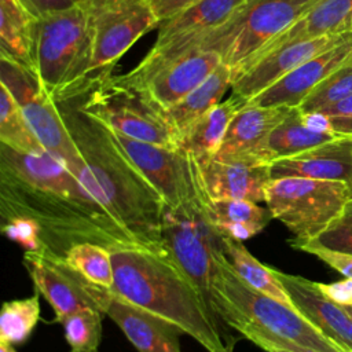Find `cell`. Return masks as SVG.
I'll return each mask as SVG.
<instances>
[{
	"instance_id": "obj_25",
	"label": "cell",
	"mask_w": 352,
	"mask_h": 352,
	"mask_svg": "<svg viewBox=\"0 0 352 352\" xmlns=\"http://www.w3.org/2000/svg\"><path fill=\"white\" fill-rule=\"evenodd\" d=\"M341 138L314 128L300 107H293L286 118L270 133L263 157L267 164H271Z\"/></svg>"
},
{
	"instance_id": "obj_19",
	"label": "cell",
	"mask_w": 352,
	"mask_h": 352,
	"mask_svg": "<svg viewBox=\"0 0 352 352\" xmlns=\"http://www.w3.org/2000/svg\"><path fill=\"white\" fill-rule=\"evenodd\" d=\"M276 275L297 311L344 352H352V319L344 307L330 300L314 280L279 270Z\"/></svg>"
},
{
	"instance_id": "obj_14",
	"label": "cell",
	"mask_w": 352,
	"mask_h": 352,
	"mask_svg": "<svg viewBox=\"0 0 352 352\" xmlns=\"http://www.w3.org/2000/svg\"><path fill=\"white\" fill-rule=\"evenodd\" d=\"M23 264L36 289L52 307L56 320L80 309H100L106 315L110 289L102 287L77 270L65 258L48 250H26Z\"/></svg>"
},
{
	"instance_id": "obj_10",
	"label": "cell",
	"mask_w": 352,
	"mask_h": 352,
	"mask_svg": "<svg viewBox=\"0 0 352 352\" xmlns=\"http://www.w3.org/2000/svg\"><path fill=\"white\" fill-rule=\"evenodd\" d=\"M246 0H198L160 25L153 48L142 62L121 77L143 87L157 72L199 47L204 40L224 25Z\"/></svg>"
},
{
	"instance_id": "obj_35",
	"label": "cell",
	"mask_w": 352,
	"mask_h": 352,
	"mask_svg": "<svg viewBox=\"0 0 352 352\" xmlns=\"http://www.w3.org/2000/svg\"><path fill=\"white\" fill-rule=\"evenodd\" d=\"M293 241L352 254V195L346 201L338 216L316 238L308 241Z\"/></svg>"
},
{
	"instance_id": "obj_45",
	"label": "cell",
	"mask_w": 352,
	"mask_h": 352,
	"mask_svg": "<svg viewBox=\"0 0 352 352\" xmlns=\"http://www.w3.org/2000/svg\"><path fill=\"white\" fill-rule=\"evenodd\" d=\"M346 30L352 32V15H351V18H349V21H348V25H346Z\"/></svg>"
},
{
	"instance_id": "obj_8",
	"label": "cell",
	"mask_w": 352,
	"mask_h": 352,
	"mask_svg": "<svg viewBox=\"0 0 352 352\" xmlns=\"http://www.w3.org/2000/svg\"><path fill=\"white\" fill-rule=\"evenodd\" d=\"M319 0H246L201 47L214 50L235 73L275 37L301 19Z\"/></svg>"
},
{
	"instance_id": "obj_32",
	"label": "cell",
	"mask_w": 352,
	"mask_h": 352,
	"mask_svg": "<svg viewBox=\"0 0 352 352\" xmlns=\"http://www.w3.org/2000/svg\"><path fill=\"white\" fill-rule=\"evenodd\" d=\"M40 318L38 293L28 298L6 301L0 314V341L8 344L23 342Z\"/></svg>"
},
{
	"instance_id": "obj_15",
	"label": "cell",
	"mask_w": 352,
	"mask_h": 352,
	"mask_svg": "<svg viewBox=\"0 0 352 352\" xmlns=\"http://www.w3.org/2000/svg\"><path fill=\"white\" fill-rule=\"evenodd\" d=\"M351 37L352 32H342L276 47L253 59L235 73L231 87L232 95L248 103L301 63Z\"/></svg>"
},
{
	"instance_id": "obj_33",
	"label": "cell",
	"mask_w": 352,
	"mask_h": 352,
	"mask_svg": "<svg viewBox=\"0 0 352 352\" xmlns=\"http://www.w3.org/2000/svg\"><path fill=\"white\" fill-rule=\"evenodd\" d=\"M100 309H80L60 319L70 352H96L102 338Z\"/></svg>"
},
{
	"instance_id": "obj_5",
	"label": "cell",
	"mask_w": 352,
	"mask_h": 352,
	"mask_svg": "<svg viewBox=\"0 0 352 352\" xmlns=\"http://www.w3.org/2000/svg\"><path fill=\"white\" fill-rule=\"evenodd\" d=\"M208 197L179 208L165 206L162 238L170 260L187 275L205 301L210 318L226 345L234 351L236 338L223 322L214 296V278L219 261L227 256L226 236L214 227L206 210Z\"/></svg>"
},
{
	"instance_id": "obj_11",
	"label": "cell",
	"mask_w": 352,
	"mask_h": 352,
	"mask_svg": "<svg viewBox=\"0 0 352 352\" xmlns=\"http://www.w3.org/2000/svg\"><path fill=\"white\" fill-rule=\"evenodd\" d=\"M0 84L15 98L45 151L78 176L85 169V162L65 124L56 100L38 77L0 52Z\"/></svg>"
},
{
	"instance_id": "obj_13",
	"label": "cell",
	"mask_w": 352,
	"mask_h": 352,
	"mask_svg": "<svg viewBox=\"0 0 352 352\" xmlns=\"http://www.w3.org/2000/svg\"><path fill=\"white\" fill-rule=\"evenodd\" d=\"M113 133L168 208H179L205 194L198 162L183 148L136 140L116 131Z\"/></svg>"
},
{
	"instance_id": "obj_37",
	"label": "cell",
	"mask_w": 352,
	"mask_h": 352,
	"mask_svg": "<svg viewBox=\"0 0 352 352\" xmlns=\"http://www.w3.org/2000/svg\"><path fill=\"white\" fill-rule=\"evenodd\" d=\"M290 245L294 249H298V250H302V252H307V253H311V254L316 256L318 258L324 261L327 265H330L331 268H334L336 271L342 274L345 278L352 279V254L329 250V249L315 246V245H311V243L296 242L293 239L290 241Z\"/></svg>"
},
{
	"instance_id": "obj_41",
	"label": "cell",
	"mask_w": 352,
	"mask_h": 352,
	"mask_svg": "<svg viewBox=\"0 0 352 352\" xmlns=\"http://www.w3.org/2000/svg\"><path fill=\"white\" fill-rule=\"evenodd\" d=\"M265 352H318V351L308 349V348H297V349H294V351H292V349H285V348H270V349H267Z\"/></svg>"
},
{
	"instance_id": "obj_12",
	"label": "cell",
	"mask_w": 352,
	"mask_h": 352,
	"mask_svg": "<svg viewBox=\"0 0 352 352\" xmlns=\"http://www.w3.org/2000/svg\"><path fill=\"white\" fill-rule=\"evenodd\" d=\"M91 76L110 69L147 32L161 25L150 0H88Z\"/></svg>"
},
{
	"instance_id": "obj_7",
	"label": "cell",
	"mask_w": 352,
	"mask_h": 352,
	"mask_svg": "<svg viewBox=\"0 0 352 352\" xmlns=\"http://www.w3.org/2000/svg\"><path fill=\"white\" fill-rule=\"evenodd\" d=\"M73 96L82 110L118 133L147 143L179 147L180 136L165 110L143 88L126 82L121 74H113L111 67L92 74Z\"/></svg>"
},
{
	"instance_id": "obj_6",
	"label": "cell",
	"mask_w": 352,
	"mask_h": 352,
	"mask_svg": "<svg viewBox=\"0 0 352 352\" xmlns=\"http://www.w3.org/2000/svg\"><path fill=\"white\" fill-rule=\"evenodd\" d=\"M92 32L88 0L40 16L34 28V65L55 99L76 95L91 77Z\"/></svg>"
},
{
	"instance_id": "obj_42",
	"label": "cell",
	"mask_w": 352,
	"mask_h": 352,
	"mask_svg": "<svg viewBox=\"0 0 352 352\" xmlns=\"http://www.w3.org/2000/svg\"><path fill=\"white\" fill-rule=\"evenodd\" d=\"M23 8H26L30 14H33L36 18H38V15H37V12H36V10H34V7L32 6V3L29 1V0H16Z\"/></svg>"
},
{
	"instance_id": "obj_23",
	"label": "cell",
	"mask_w": 352,
	"mask_h": 352,
	"mask_svg": "<svg viewBox=\"0 0 352 352\" xmlns=\"http://www.w3.org/2000/svg\"><path fill=\"white\" fill-rule=\"evenodd\" d=\"M351 15H352V0H319L301 19H298L293 26H290L282 34L275 37L253 59L267 54L268 51L276 47H280L289 43L311 40L320 36H326V34L349 32L346 30V25ZM253 59H250L249 62H252Z\"/></svg>"
},
{
	"instance_id": "obj_3",
	"label": "cell",
	"mask_w": 352,
	"mask_h": 352,
	"mask_svg": "<svg viewBox=\"0 0 352 352\" xmlns=\"http://www.w3.org/2000/svg\"><path fill=\"white\" fill-rule=\"evenodd\" d=\"M118 297L165 319L198 341L208 352L231 351L216 329L204 298L169 258L138 246L111 250Z\"/></svg>"
},
{
	"instance_id": "obj_44",
	"label": "cell",
	"mask_w": 352,
	"mask_h": 352,
	"mask_svg": "<svg viewBox=\"0 0 352 352\" xmlns=\"http://www.w3.org/2000/svg\"><path fill=\"white\" fill-rule=\"evenodd\" d=\"M344 307V309L346 311V314L351 316V319H352V305H342Z\"/></svg>"
},
{
	"instance_id": "obj_4",
	"label": "cell",
	"mask_w": 352,
	"mask_h": 352,
	"mask_svg": "<svg viewBox=\"0 0 352 352\" xmlns=\"http://www.w3.org/2000/svg\"><path fill=\"white\" fill-rule=\"evenodd\" d=\"M214 296L223 322L264 351L308 348L318 352H344L296 308L248 285L227 256L217 265Z\"/></svg>"
},
{
	"instance_id": "obj_22",
	"label": "cell",
	"mask_w": 352,
	"mask_h": 352,
	"mask_svg": "<svg viewBox=\"0 0 352 352\" xmlns=\"http://www.w3.org/2000/svg\"><path fill=\"white\" fill-rule=\"evenodd\" d=\"M106 315L139 352H180V334L183 331L179 327L113 292L106 307Z\"/></svg>"
},
{
	"instance_id": "obj_38",
	"label": "cell",
	"mask_w": 352,
	"mask_h": 352,
	"mask_svg": "<svg viewBox=\"0 0 352 352\" xmlns=\"http://www.w3.org/2000/svg\"><path fill=\"white\" fill-rule=\"evenodd\" d=\"M318 287L333 301L340 305H352V279L345 278L334 283H319Z\"/></svg>"
},
{
	"instance_id": "obj_20",
	"label": "cell",
	"mask_w": 352,
	"mask_h": 352,
	"mask_svg": "<svg viewBox=\"0 0 352 352\" xmlns=\"http://www.w3.org/2000/svg\"><path fill=\"white\" fill-rule=\"evenodd\" d=\"M221 63L219 52L199 45L157 72L140 88L166 110L199 87Z\"/></svg>"
},
{
	"instance_id": "obj_9",
	"label": "cell",
	"mask_w": 352,
	"mask_h": 352,
	"mask_svg": "<svg viewBox=\"0 0 352 352\" xmlns=\"http://www.w3.org/2000/svg\"><path fill=\"white\" fill-rule=\"evenodd\" d=\"M351 195L352 187L344 182L279 177L267 184L264 202L294 239L308 241L326 230Z\"/></svg>"
},
{
	"instance_id": "obj_39",
	"label": "cell",
	"mask_w": 352,
	"mask_h": 352,
	"mask_svg": "<svg viewBox=\"0 0 352 352\" xmlns=\"http://www.w3.org/2000/svg\"><path fill=\"white\" fill-rule=\"evenodd\" d=\"M161 23L198 0H150Z\"/></svg>"
},
{
	"instance_id": "obj_36",
	"label": "cell",
	"mask_w": 352,
	"mask_h": 352,
	"mask_svg": "<svg viewBox=\"0 0 352 352\" xmlns=\"http://www.w3.org/2000/svg\"><path fill=\"white\" fill-rule=\"evenodd\" d=\"M308 122L323 132L352 138V95L315 113H304Z\"/></svg>"
},
{
	"instance_id": "obj_2",
	"label": "cell",
	"mask_w": 352,
	"mask_h": 352,
	"mask_svg": "<svg viewBox=\"0 0 352 352\" xmlns=\"http://www.w3.org/2000/svg\"><path fill=\"white\" fill-rule=\"evenodd\" d=\"M65 124L106 202L139 248L169 257L162 238L165 202L116 139L76 96L56 100ZM170 258V257H169Z\"/></svg>"
},
{
	"instance_id": "obj_16",
	"label": "cell",
	"mask_w": 352,
	"mask_h": 352,
	"mask_svg": "<svg viewBox=\"0 0 352 352\" xmlns=\"http://www.w3.org/2000/svg\"><path fill=\"white\" fill-rule=\"evenodd\" d=\"M351 60L352 37L301 63L248 103L257 106L300 107L307 96L326 77Z\"/></svg>"
},
{
	"instance_id": "obj_21",
	"label": "cell",
	"mask_w": 352,
	"mask_h": 352,
	"mask_svg": "<svg viewBox=\"0 0 352 352\" xmlns=\"http://www.w3.org/2000/svg\"><path fill=\"white\" fill-rule=\"evenodd\" d=\"M271 179L308 177L352 187V138H341L270 164Z\"/></svg>"
},
{
	"instance_id": "obj_27",
	"label": "cell",
	"mask_w": 352,
	"mask_h": 352,
	"mask_svg": "<svg viewBox=\"0 0 352 352\" xmlns=\"http://www.w3.org/2000/svg\"><path fill=\"white\" fill-rule=\"evenodd\" d=\"M37 19L16 0H0V52L36 76L34 28Z\"/></svg>"
},
{
	"instance_id": "obj_1",
	"label": "cell",
	"mask_w": 352,
	"mask_h": 352,
	"mask_svg": "<svg viewBox=\"0 0 352 352\" xmlns=\"http://www.w3.org/2000/svg\"><path fill=\"white\" fill-rule=\"evenodd\" d=\"M0 214L1 220H30L40 250L59 256L81 242L110 250L138 246L122 223L48 151L29 154L0 143Z\"/></svg>"
},
{
	"instance_id": "obj_29",
	"label": "cell",
	"mask_w": 352,
	"mask_h": 352,
	"mask_svg": "<svg viewBox=\"0 0 352 352\" xmlns=\"http://www.w3.org/2000/svg\"><path fill=\"white\" fill-rule=\"evenodd\" d=\"M224 249L232 268L248 285L292 308H296L283 283L278 278L276 270L260 263L241 241L226 238Z\"/></svg>"
},
{
	"instance_id": "obj_24",
	"label": "cell",
	"mask_w": 352,
	"mask_h": 352,
	"mask_svg": "<svg viewBox=\"0 0 352 352\" xmlns=\"http://www.w3.org/2000/svg\"><path fill=\"white\" fill-rule=\"evenodd\" d=\"M245 104L246 102L243 99L234 95L221 100L182 133L179 147L188 153L195 161L213 157L232 118Z\"/></svg>"
},
{
	"instance_id": "obj_31",
	"label": "cell",
	"mask_w": 352,
	"mask_h": 352,
	"mask_svg": "<svg viewBox=\"0 0 352 352\" xmlns=\"http://www.w3.org/2000/svg\"><path fill=\"white\" fill-rule=\"evenodd\" d=\"M65 258L88 280L111 289L114 283V267L109 248L94 242H81L72 246L66 252Z\"/></svg>"
},
{
	"instance_id": "obj_40",
	"label": "cell",
	"mask_w": 352,
	"mask_h": 352,
	"mask_svg": "<svg viewBox=\"0 0 352 352\" xmlns=\"http://www.w3.org/2000/svg\"><path fill=\"white\" fill-rule=\"evenodd\" d=\"M29 1L34 7V10L40 18L50 12L72 8V7L78 6L87 0H29Z\"/></svg>"
},
{
	"instance_id": "obj_43",
	"label": "cell",
	"mask_w": 352,
	"mask_h": 352,
	"mask_svg": "<svg viewBox=\"0 0 352 352\" xmlns=\"http://www.w3.org/2000/svg\"><path fill=\"white\" fill-rule=\"evenodd\" d=\"M0 352H16V351L12 348V344L0 341Z\"/></svg>"
},
{
	"instance_id": "obj_18",
	"label": "cell",
	"mask_w": 352,
	"mask_h": 352,
	"mask_svg": "<svg viewBox=\"0 0 352 352\" xmlns=\"http://www.w3.org/2000/svg\"><path fill=\"white\" fill-rule=\"evenodd\" d=\"M293 107L246 103L232 118L226 136L213 155L217 160H242L267 164L263 150L270 133Z\"/></svg>"
},
{
	"instance_id": "obj_30",
	"label": "cell",
	"mask_w": 352,
	"mask_h": 352,
	"mask_svg": "<svg viewBox=\"0 0 352 352\" xmlns=\"http://www.w3.org/2000/svg\"><path fill=\"white\" fill-rule=\"evenodd\" d=\"M0 143L14 150L43 154L45 148L28 122L21 106L6 87L0 84Z\"/></svg>"
},
{
	"instance_id": "obj_26",
	"label": "cell",
	"mask_w": 352,
	"mask_h": 352,
	"mask_svg": "<svg viewBox=\"0 0 352 352\" xmlns=\"http://www.w3.org/2000/svg\"><path fill=\"white\" fill-rule=\"evenodd\" d=\"M208 216L226 236L243 242L260 234L271 221L272 214L265 206L246 199L206 201Z\"/></svg>"
},
{
	"instance_id": "obj_34",
	"label": "cell",
	"mask_w": 352,
	"mask_h": 352,
	"mask_svg": "<svg viewBox=\"0 0 352 352\" xmlns=\"http://www.w3.org/2000/svg\"><path fill=\"white\" fill-rule=\"evenodd\" d=\"M352 95V60L326 77L300 104L302 113H315Z\"/></svg>"
},
{
	"instance_id": "obj_17",
	"label": "cell",
	"mask_w": 352,
	"mask_h": 352,
	"mask_svg": "<svg viewBox=\"0 0 352 352\" xmlns=\"http://www.w3.org/2000/svg\"><path fill=\"white\" fill-rule=\"evenodd\" d=\"M197 162L202 188L209 199H246L257 204L265 201V188L271 180L270 164L214 157Z\"/></svg>"
},
{
	"instance_id": "obj_28",
	"label": "cell",
	"mask_w": 352,
	"mask_h": 352,
	"mask_svg": "<svg viewBox=\"0 0 352 352\" xmlns=\"http://www.w3.org/2000/svg\"><path fill=\"white\" fill-rule=\"evenodd\" d=\"M234 72L226 63H221L199 87L191 91L186 98L166 109V117L179 133L194 124L199 117L219 104L227 91L232 87Z\"/></svg>"
}]
</instances>
